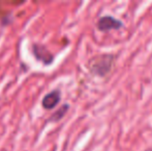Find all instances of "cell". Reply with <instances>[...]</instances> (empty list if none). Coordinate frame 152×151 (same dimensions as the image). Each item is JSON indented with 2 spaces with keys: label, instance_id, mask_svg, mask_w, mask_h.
Instances as JSON below:
<instances>
[{
  "label": "cell",
  "instance_id": "cell-1",
  "mask_svg": "<svg viewBox=\"0 0 152 151\" xmlns=\"http://www.w3.org/2000/svg\"><path fill=\"white\" fill-rule=\"evenodd\" d=\"M112 56H102L95 59L94 63L92 64V71L100 76H104L111 69L112 65Z\"/></svg>",
  "mask_w": 152,
  "mask_h": 151
},
{
  "label": "cell",
  "instance_id": "cell-2",
  "mask_svg": "<svg viewBox=\"0 0 152 151\" xmlns=\"http://www.w3.org/2000/svg\"><path fill=\"white\" fill-rule=\"evenodd\" d=\"M97 26L102 31H108V30H112V29H119L122 26V23L120 21L117 20V19L113 18V17L107 16V17H102L98 21Z\"/></svg>",
  "mask_w": 152,
  "mask_h": 151
},
{
  "label": "cell",
  "instance_id": "cell-3",
  "mask_svg": "<svg viewBox=\"0 0 152 151\" xmlns=\"http://www.w3.org/2000/svg\"><path fill=\"white\" fill-rule=\"evenodd\" d=\"M59 99H60V93L58 91H53L50 92L44 97L42 99V106L46 109H52L58 104Z\"/></svg>",
  "mask_w": 152,
  "mask_h": 151
},
{
  "label": "cell",
  "instance_id": "cell-4",
  "mask_svg": "<svg viewBox=\"0 0 152 151\" xmlns=\"http://www.w3.org/2000/svg\"><path fill=\"white\" fill-rule=\"evenodd\" d=\"M147 151H152V149H149V150H147Z\"/></svg>",
  "mask_w": 152,
  "mask_h": 151
}]
</instances>
